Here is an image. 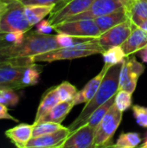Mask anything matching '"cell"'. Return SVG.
I'll return each mask as SVG.
<instances>
[{
	"mask_svg": "<svg viewBox=\"0 0 147 148\" xmlns=\"http://www.w3.org/2000/svg\"><path fill=\"white\" fill-rule=\"evenodd\" d=\"M121 65L122 63L115 64L111 66L107 69L95 95L87 103L79 116L68 126V129L70 130V132H73L80 127L83 126L91 116V114L98 108H100L101 105L106 103L108 100H110L116 95L119 89Z\"/></svg>",
	"mask_w": 147,
	"mask_h": 148,
	"instance_id": "6da1fadb",
	"label": "cell"
},
{
	"mask_svg": "<svg viewBox=\"0 0 147 148\" xmlns=\"http://www.w3.org/2000/svg\"><path fill=\"white\" fill-rule=\"evenodd\" d=\"M61 48L55 36L29 30L25 33L23 42L17 45H10L9 51L13 58L33 57Z\"/></svg>",
	"mask_w": 147,
	"mask_h": 148,
	"instance_id": "7a4b0ae2",
	"label": "cell"
},
{
	"mask_svg": "<svg viewBox=\"0 0 147 148\" xmlns=\"http://www.w3.org/2000/svg\"><path fill=\"white\" fill-rule=\"evenodd\" d=\"M106 49L100 45L96 38L75 44L71 47H62L30 57L33 62H53L55 61L73 60L89 56L102 54Z\"/></svg>",
	"mask_w": 147,
	"mask_h": 148,
	"instance_id": "3957f363",
	"label": "cell"
},
{
	"mask_svg": "<svg viewBox=\"0 0 147 148\" xmlns=\"http://www.w3.org/2000/svg\"><path fill=\"white\" fill-rule=\"evenodd\" d=\"M122 115L123 112L120 111L113 103L96 128L94 148L113 146V138L122 121Z\"/></svg>",
	"mask_w": 147,
	"mask_h": 148,
	"instance_id": "277c9868",
	"label": "cell"
},
{
	"mask_svg": "<svg viewBox=\"0 0 147 148\" xmlns=\"http://www.w3.org/2000/svg\"><path fill=\"white\" fill-rule=\"evenodd\" d=\"M33 63L30 57L13 58L0 63V89L23 88L21 79L25 67Z\"/></svg>",
	"mask_w": 147,
	"mask_h": 148,
	"instance_id": "5b68a950",
	"label": "cell"
},
{
	"mask_svg": "<svg viewBox=\"0 0 147 148\" xmlns=\"http://www.w3.org/2000/svg\"><path fill=\"white\" fill-rule=\"evenodd\" d=\"M32 26L29 24L24 12V5L18 0L10 3L8 9L0 16V29L3 32H28Z\"/></svg>",
	"mask_w": 147,
	"mask_h": 148,
	"instance_id": "8992f818",
	"label": "cell"
},
{
	"mask_svg": "<svg viewBox=\"0 0 147 148\" xmlns=\"http://www.w3.org/2000/svg\"><path fill=\"white\" fill-rule=\"evenodd\" d=\"M57 33H64L77 37L97 38L101 32L94 19H81L75 21H65L54 26Z\"/></svg>",
	"mask_w": 147,
	"mask_h": 148,
	"instance_id": "52a82bcc",
	"label": "cell"
},
{
	"mask_svg": "<svg viewBox=\"0 0 147 148\" xmlns=\"http://www.w3.org/2000/svg\"><path fill=\"white\" fill-rule=\"evenodd\" d=\"M145 69V66L138 62L134 56H126L121 65L118 90H126L133 94Z\"/></svg>",
	"mask_w": 147,
	"mask_h": 148,
	"instance_id": "ba28073f",
	"label": "cell"
},
{
	"mask_svg": "<svg viewBox=\"0 0 147 148\" xmlns=\"http://www.w3.org/2000/svg\"><path fill=\"white\" fill-rule=\"evenodd\" d=\"M132 25L133 22L129 18L101 33V35L96 38V41L106 49L113 46H121L131 34Z\"/></svg>",
	"mask_w": 147,
	"mask_h": 148,
	"instance_id": "9c48e42d",
	"label": "cell"
},
{
	"mask_svg": "<svg viewBox=\"0 0 147 148\" xmlns=\"http://www.w3.org/2000/svg\"><path fill=\"white\" fill-rule=\"evenodd\" d=\"M121 8H123V4L120 0H94L86 11L75 15L66 21L94 19L96 17L116 11Z\"/></svg>",
	"mask_w": 147,
	"mask_h": 148,
	"instance_id": "30bf717a",
	"label": "cell"
},
{
	"mask_svg": "<svg viewBox=\"0 0 147 148\" xmlns=\"http://www.w3.org/2000/svg\"><path fill=\"white\" fill-rule=\"evenodd\" d=\"M94 1V0H70L63 6L52 11L49 21L54 27L75 15L86 11Z\"/></svg>",
	"mask_w": 147,
	"mask_h": 148,
	"instance_id": "8fae6325",
	"label": "cell"
},
{
	"mask_svg": "<svg viewBox=\"0 0 147 148\" xmlns=\"http://www.w3.org/2000/svg\"><path fill=\"white\" fill-rule=\"evenodd\" d=\"M95 129L87 124L71 132L61 148H90L94 147Z\"/></svg>",
	"mask_w": 147,
	"mask_h": 148,
	"instance_id": "7c38bea8",
	"label": "cell"
},
{
	"mask_svg": "<svg viewBox=\"0 0 147 148\" xmlns=\"http://www.w3.org/2000/svg\"><path fill=\"white\" fill-rule=\"evenodd\" d=\"M70 133L71 132L68 127H62L55 133L38 137H32L26 145V148L60 147V146L68 137Z\"/></svg>",
	"mask_w": 147,
	"mask_h": 148,
	"instance_id": "4fadbf2b",
	"label": "cell"
},
{
	"mask_svg": "<svg viewBox=\"0 0 147 148\" xmlns=\"http://www.w3.org/2000/svg\"><path fill=\"white\" fill-rule=\"evenodd\" d=\"M110 67L107 66V65H104L102 69L101 70V72L96 75L94 76L93 79H91L85 86L84 88L78 91L73 100V102H74V105H79V104H81V103H88L96 94L97 90L99 89L101 84V82L107 71V69H109Z\"/></svg>",
	"mask_w": 147,
	"mask_h": 148,
	"instance_id": "5bb4252c",
	"label": "cell"
},
{
	"mask_svg": "<svg viewBox=\"0 0 147 148\" xmlns=\"http://www.w3.org/2000/svg\"><path fill=\"white\" fill-rule=\"evenodd\" d=\"M146 45L147 31L133 23L131 34L121 45L126 55L128 56L136 52H139Z\"/></svg>",
	"mask_w": 147,
	"mask_h": 148,
	"instance_id": "9a60e30c",
	"label": "cell"
},
{
	"mask_svg": "<svg viewBox=\"0 0 147 148\" xmlns=\"http://www.w3.org/2000/svg\"><path fill=\"white\" fill-rule=\"evenodd\" d=\"M33 125L21 123L5 131V136L16 147L26 148V145L32 138Z\"/></svg>",
	"mask_w": 147,
	"mask_h": 148,
	"instance_id": "2e32d148",
	"label": "cell"
},
{
	"mask_svg": "<svg viewBox=\"0 0 147 148\" xmlns=\"http://www.w3.org/2000/svg\"><path fill=\"white\" fill-rule=\"evenodd\" d=\"M130 18L128 13L126 12V10L123 8L113 11L112 13L99 16L94 18V21L97 24V26L99 27L101 33L108 30L109 29L114 27L115 25L121 23L126 20H128Z\"/></svg>",
	"mask_w": 147,
	"mask_h": 148,
	"instance_id": "e0dca14e",
	"label": "cell"
},
{
	"mask_svg": "<svg viewBox=\"0 0 147 148\" xmlns=\"http://www.w3.org/2000/svg\"><path fill=\"white\" fill-rule=\"evenodd\" d=\"M73 101H60L56 106H55L49 113H48L45 116H43L41 120H39L37 122L41 121H51L61 124L67 115L69 114L71 109L74 107ZM36 123V122H34Z\"/></svg>",
	"mask_w": 147,
	"mask_h": 148,
	"instance_id": "ac0fdd59",
	"label": "cell"
},
{
	"mask_svg": "<svg viewBox=\"0 0 147 148\" xmlns=\"http://www.w3.org/2000/svg\"><path fill=\"white\" fill-rule=\"evenodd\" d=\"M59 102H60V99L56 92V87L49 89L44 94V95L41 100L34 122H37L39 120H41L43 116H45L48 113H49V111Z\"/></svg>",
	"mask_w": 147,
	"mask_h": 148,
	"instance_id": "d6986e66",
	"label": "cell"
},
{
	"mask_svg": "<svg viewBox=\"0 0 147 148\" xmlns=\"http://www.w3.org/2000/svg\"><path fill=\"white\" fill-rule=\"evenodd\" d=\"M55 7V5H26L24 6V12L29 24L33 27L42 21L46 16L49 15Z\"/></svg>",
	"mask_w": 147,
	"mask_h": 148,
	"instance_id": "ffe728a7",
	"label": "cell"
},
{
	"mask_svg": "<svg viewBox=\"0 0 147 148\" xmlns=\"http://www.w3.org/2000/svg\"><path fill=\"white\" fill-rule=\"evenodd\" d=\"M41 71L42 69L36 64V62H33L31 64L27 65L23 70L22 79H21L23 88L26 87L36 85L40 81Z\"/></svg>",
	"mask_w": 147,
	"mask_h": 148,
	"instance_id": "44dd1931",
	"label": "cell"
},
{
	"mask_svg": "<svg viewBox=\"0 0 147 148\" xmlns=\"http://www.w3.org/2000/svg\"><path fill=\"white\" fill-rule=\"evenodd\" d=\"M104 63L109 67L122 63L125 58L127 56L121 46H113L106 49L102 54Z\"/></svg>",
	"mask_w": 147,
	"mask_h": 148,
	"instance_id": "7402d4cb",
	"label": "cell"
},
{
	"mask_svg": "<svg viewBox=\"0 0 147 148\" xmlns=\"http://www.w3.org/2000/svg\"><path fill=\"white\" fill-rule=\"evenodd\" d=\"M130 19L136 25H139L147 19V0H135L129 11Z\"/></svg>",
	"mask_w": 147,
	"mask_h": 148,
	"instance_id": "603a6c76",
	"label": "cell"
},
{
	"mask_svg": "<svg viewBox=\"0 0 147 148\" xmlns=\"http://www.w3.org/2000/svg\"><path fill=\"white\" fill-rule=\"evenodd\" d=\"M114 99H115V95L113 97H112L110 100H108L106 103H104L103 105H101L100 108H98L91 114V116L88 118V120L87 121V122L85 124L88 125L89 127H91L92 128L95 129V131H96V128H97L98 125L100 124V122L101 121V120L103 119V117L105 116V114L107 113V111L109 110V108L113 105Z\"/></svg>",
	"mask_w": 147,
	"mask_h": 148,
	"instance_id": "cb8c5ba5",
	"label": "cell"
},
{
	"mask_svg": "<svg viewBox=\"0 0 147 148\" xmlns=\"http://www.w3.org/2000/svg\"><path fill=\"white\" fill-rule=\"evenodd\" d=\"M141 142V137L139 134L135 132L122 133L118 138L115 145L112 147L118 148H135L139 147Z\"/></svg>",
	"mask_w": 147,
	"mask_h": 148,
	"instance_id": "d4e9b609",
	"label": "cell"
},
{
	"mask_svg": "<svg viewBox=\"0 0 147 148\" xmlns=\"http://www.w3.org/2000/svg\"><path fill=\"white\" fill-rule=\"evenodd\" d=\"M62 126L59 123L51 121H41L33 124V133L32 137H38L45 134H49L55 133L61 129Z\"/></svg>",
	"mask_w": 147,
	"mask_h": 148,
	"instance_id": "484cf974",
	"label": "cell"
},
{
	"mask_svg": "<svg viewBox=\"0 0 147 148\" xmlns=\"http://www.w3.org/2000/svg\"><path fill=\"white\" fill-rule=\"evenodd\" d=\"M56 92L60 101H71L74 100L77 88L68 82H63L56 87Z\"/></svg>",
	"mask_w": 147,
	"mask_h": 148,
	"instance_id": "4316f807",
	"label": "cell"
},
{
	"mask_svg": "<svg viewBox=\"0 0 147 148\" xmlns=\"http://www.w3.org/2000/svg\"><path fill=\"white\" fill-rule=\"evenodd\" d=\"M132 93L126 90L117 91L115 95L114 104L120 111L125 112L132 107Z\"/></svg>",
	"mask_w": 147,
	"mask_h": 148,
	"instance_id": "83f0119b",
	"label": "cell"
},
{
	"mask_svg": "<svg viewBox=\"0 0 147 148\" xmlns=\"http://www.w3.org/2000/svg\"><path fill=\"white\" fill-rule=\"evenodd\" d=\"M55 38H56V41L61 48L71 47L75 44H78V43H81L83 42H87V41L92 39V38H85V37H77V36H70L68 34H64V33H58L57 35H55Z\"/></svg>",
	"mask_w": 147,
	"mask_h": 148,
	"instance_id": "f1b7e54d",
	"label": "cell"
},
{
	"mask_svg": "<svg viewBox=\"0 0 147 148\" xmlns=\"http://www.w3.org/2000/svg\"><path fill=\"white\" fill-rule=\"evenodd\" d=\"M19 96L13 89H0V103L7 107H15L19 102Z\"/></svg>",
	"mask_w": 147,
	"mask_h": 148,
	"instance_id": "f546056e",
	"label": "cell"
},
{
	"mask_svg": "<svg viewBox=\"0 0 147 148\" xmlns=\"http://www.w3.org/2000/svg\"><path fill=\"white\" fill-rule=\"evenodd\" d=\"M133 113L137 124L144 128H147V107L133 105Z\"/></svg>",
	"mask_w": 147,
	"mask_h": 148,
	"instance_id": "4dcf8cb0",
	"label": "cell"
},
{
	"mask_svg": "<svg viewBox=\"0 0 147 148\" xmlns=\"http://www.w3.org/2000/svg\"><path fill=\"white\" fill-rule=\"evenodd\" d=\"M24 6L26 5H34V4H39V5H55L54 10L59 9L60 7L63 6L65 3L69 2L70 0H18ZM53 10V11H54Z\"/></svg>",
	"mask_w": 147,
	"mask_h": 148,
	"instance_id": "1f68e13d",
	"label": "cell"
},
{
	"mask_svg": "<svg viewBox=\"0 0 147 148\" xmlns=\"http://www.w3.org/2000/svg\"><path fill=\"white\" fill-rule=\"evenodd\" d=\"M24 32L22 31H11L6 32L3 41L8 45H17L21 43L24 38Z\"/></svg>",
	"mask_w": 147,
	"mask_h": 148,
	"instance_id": "d6a6232c",
	"label": "cell"
},
{
	"mask_svg": "<svg viewBox=\"0 0 147 148\" xmlns=\"http://www.w3.org/2000/svg\"><path fill=\"white\" fill-rule=\"evenodd\" d=\"M54 29L53 25L48 20H42L36 24V31L42 34H49Z\"/></svg>",
	"mask_w": 147,
	"mask_h": 148,
	"instance_id": "836d02e7",
	"label": "cell"
},
{
	"mask_svg": "<svg viewBox=\"0 0 147 148\" xmlns=\"http://www.w3.org/2000/svg\"><path fill=\"white\" fill-rule=\"evenodd\" d=\"M9 46L5 44L2 40L0 41V63L13 59L12 56L9 51Z\"/></svg>",
	"mask_w": 147,
	"mask_h": 148,
	"instance_id": "e575fe53",
	"label": "cell"
},
{
	"mask_svg": "<svg viewBox=\"0 0 147 148\" xmlns=\"http://www.w3.org/2000/svg\"><path fill=\"white\" fill-rule=\"evenodd\" d=\"M0 120H10V121H13L15 122H18V120L16 119L15 117H13L12 115H10L8 112V108L7 106L0 103Z\"/></svg>",
	"mask_w": 147,
	"mask_h": 148,
	"instance_id": "d590c367",
	"label": "cell"
},
{
	"mask_svg": "<svg viewBox=\"0 0 147 148\" xmlns=\"http://www.w3.org/2000/svg\"><path fill=\"white\" fill-rule=\"evenodd\" d=\"M121 2V3L123 4V7L124 9L126 10V12L128 13L129 15V11H130V9L133 5V3H134L135 0H120Z\"/></svg>",
	"mask_w": 147,
	"mask_h": 148,
	"instance_id": "8d00e7d4",
	"label": "cell"
},
{
	"mask_svg": "<svg viewBox=\"0 0 147 148\" xmlns=\"http://www.w3.org/2000/svg\"><path fill=\"white\" fill-rule=\"evenodd\" d=\"M11 2H7L3 0H0V16L4 13V11L8 9Z\"/></svg>",
	"mask_w": 147,
	"mask_h": 148,
	"instance_id": "74e56055",
	"label": "cell"
},
{
	"mask_svg": "<svg viewBox=\"0 0 147 148\" xmlns=\"http://www.w3.org/2000/svg\"><path fill=\"white\" fill-rule=\"evenodd\" d=\"M139 56L145 63H147V45L139 51Z\"/></svg>",
	"mask_w": 147,
	"mask_h": 148,
	"instance_id": "f35d334b",
	"label": "cell"
},
{
	"mask_svg": "<svg viewBox=\"0 0 147 148\" xmlns=\"http://www.w3.org/2000/svg\"><path fill=\"white\" fill-rule=\"evenodd\" d=\"M139 27H140V28L143 29L144 30L147 31V19L146 20H145V21H143V22L139 25Z\"/></svg>",
	"mask_w": 147,
	"mask_h": 148,
	"instance_id": "ab89813d",
	"label": "cell"
},
{
	"mask_svg": "<svg viewBox=\"0 0 147 148\" xmlns=\"http://www.w3.org/2000/svg\"><path fill=\"white\" fill-rule=\"evenodd\" d=\"M140 147L147 148V134H146V137H145V140L144 143L142 145H140Z\"/></svg>",
	"mask_w": 147,
	"mask_h": 148,
	"instance_id": "60d3db41",
	"label": "cell"
},
{
	"mask_svg": "<svg viewBox=\"0 0 147 148\" xmlns=\"http://www.w3.org/2000/svg\"><path fill=\"white\" fill-rule=\"evenodd\" d=\"M4 36H5V32L2 31V30H1V29H0V41H1V40H3V39L4 38Z\"/></svg>",
	"mask_w": 147,
	"mask_h": 148,
	"instance_id": "b9f144b4",
	"label": "cell"
},
{
	"mask_svg": "<svg viewBox=\"0 0 147 148\" xmlns=\"http://www.w3.org/2000/svg\"><path fill=\"white\" fill-rule=\"evenodd\" d=\"M3 1H7V2H13L15 0H3Z\"/></svg>",
	"mask_w": 147,
	"mask_h": 148,
	"instance_id": "7bdbcfd3",
	"label": "cell"
}]
</instances>
